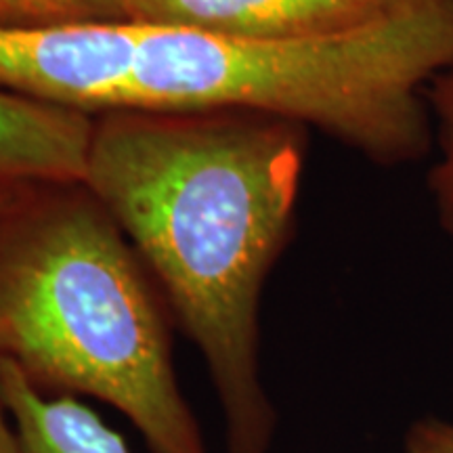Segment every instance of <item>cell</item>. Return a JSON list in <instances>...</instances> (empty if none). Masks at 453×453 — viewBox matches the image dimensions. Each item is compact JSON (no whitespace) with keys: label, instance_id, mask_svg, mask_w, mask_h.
Wrapping results in <instances>:
<instances>
[{"label":"cell","instance_id":"cell-12","mask_svg":"<svg viewBox=\"0 0 453 453\" xmlns=\"http://www.w3.org/2000/svg\"><path fill=\"white\" fill-rule=\"evenodd\" d=\"M378 3H387V4H393V7H407V4L420 3V0H378Z\"/></svg>","mask_w":453,"mask_h":453},{"label":"cell","instance_id":"cell-5","mask_svg":"<svg viewBox=\"0 0 453 453\" xmlns=\"http://www.w3.org/2000/svg\"><path fill=\"white\" fill-rule=\"evenodd\" d=\"M95 118L0 88V183H84Z\"/></svg>","mask_w":453,"mask_h":453},{"label":"cell","instance_id":"cell-8","mask_svg":"<svg viewBox=\"0 0 453 453\" xmlns=\"http://www.w3.org/2000/svg\"><path fill=\"white\" fill-rule=\"evenodd\" d=\"M128 0H0V27H57L128 21Z\"/></svg>","mask_w":453,"mask_h":453},{"label":"cell","instance_id":"cell-11","mask_svg":"<svg viewBox=\"0 0 453 453\" xmlns=\"http://www.w3.org/2000/svg\"><path fill=\"white\" fill-rule=\"evenodd\" d=\"M32 183H0V214L13 203L17 197L21 196V191Z\"/></svg>","mask_w":453,"mask_h":453},{"label":"cell","instance_id":"cell-7","mask_svg":"<svg viewBox=\"0 0 453 453\" xmlns=\"http://www.w3.org/2000/svg\"><path fill=\"white\" fill-rule=\"evenodd\" d=\"M424 101L437 154L428 170V191L439 226L453 246V65L439 72L424 88Z\"/></svg>","mask_w":453,"mask_h":453},{"label":"cell","instance_id":"cell-10","mask_svg":"<svg viewBox=\"0 0 453 453\" xmlns=\"http://www.w3.org/2000/svg\"><path fill=\"white\" fill-rule=\"evenodd\" d=\"M0 453H21L19 437H17L13 420L3 403V396H0Z\"/></svg>","mask_w":453,"mask_h":453},{"label":"cell","instance_id":"cell-9","mask_svg":"<svg viewBox=\"0 0 453 453\" xmlns=\"http://www.w3.org/2000/svg\"><path fill=\"white\" fill-rule=\"evenodd\" d=\"M405 453H453V422L443 418H420L403 441Z\"/></svg>","mask_w":453,"mask_h":453},{"label":"cell","instance_id":"cell-1","mask_svg":"<svg viewBox=\"0 0 453 453\" xmlns=\"http://www.w3.org/2000/svg\"><path fill=\"white\" fill-rule=\"evenodd\" d=\"M307 130L257 111L95 118L84 185L157 281L217 390L226 453H269L260 296L296 211Z\"/></svg>","mask_w":453,"mask_h":453},{"label":"cell","instance_id":"cell-2","mask_svg":"<svg viewBox=\"0 0 453 453\" xmlns=\"http://www.w3.org/2000/svg\"><path fill=\"white\" fill-rule=\"evenodd\" d=\"M150 277L87 185H27L0 214V359L42 395L116 407L151 453H206Z\"/></svg>","mask_w":453,"mask_h":453},{"label":"cell","instance_id":"cell-3","mask_svg":"<svg viewBox=\"0 0 453 453\" xmlns=\"http://www.w3.org/2000/svg\"><path fill=\"white\" fill-rule=\"evenodd\" d=\"M130 24L118 110L267 113L384 166L433 151L424 88L453 65V0H420L357 30L296 41Z\"/></svg>","mask_w":453,"mask_h":453},{"label":"cell","instance_id":"cell-6","mask_svg":"<svg viewBox=\"0 0 453 453\" xmlns=\"http://www.w3.org/2000/svg\"><path fill=\"white\" fill-rule=\"evenodd\" d=\"M0 396L21 453H133L122 434L78 396L42 395L7 359H0Z\"/></svg>","mask_w":453,"mask_h":453},{"label":"cell","instance_id":"cell-4","mask_svg":"<svg viewBox=\"0 0 453 453\" xmlns=\"http://www.w3.org/2000/svg\"><path fill=\"white\" fill-rule=\"evenodd\" d=\"M399 9L378 0H128L127 19L265 42L357 30Z\"/></svg>","mask_w":453,"mask_h":453}]
</instances>
